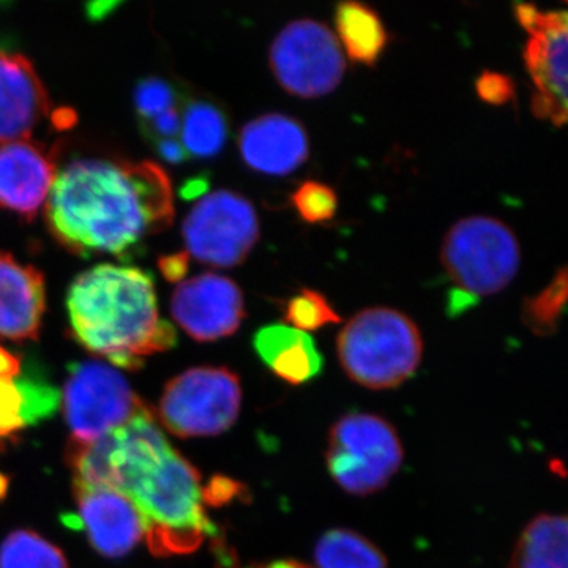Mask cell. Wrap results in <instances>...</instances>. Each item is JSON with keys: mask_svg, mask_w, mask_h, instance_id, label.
Masks as SVG:
<instances>
[{"mask_svg": "<svg viewBox=\"0 0 568 568\" xmlns=\"http://www.w3.org/2000/svg\"><path fill=\"white\" fill-rule=\"evenodd\" d=\"M339 364L354 383L387 390L406 383L424 355V339L410 317L386 306L357 313L336 339Z\"/></svg>", "mask_w": 568, "mask_h": 568, "instance_id": "cell-4", "label": "cell"}, {"mask_svg": "<svg viewBox=\"0 0 568 568\" xmlns=\"http://www.w3.org/2000/svg\"><path fill=\"white\" fill-rule=\"evenodd\" d=\"M476 91L481 102L500 106L514 100L515 82L507 74L487 70L477 78Z\"/></svg>", "mask_w": 568, "mask_h": 568, "instance_id": "cell-29", "label": "cell"}, {"mask_svg": "<svg viewBox=\"0 0 568 568\" xmlns=\"http://www.w3.org/2000/svg\"><path fill=\"white\" fill-rule=\"evenodd\" d=\"M142 132L149 140H174L175 136L181 134L182 126V111L181 108H174L156 115V118L149 119V121L141 122Z\"/></svg>", "mask_w": 568, "mask_h": 568, "instance_id": "cell-30", "label": "cell"}, {"mask_svg": "<svg viewBox=\"0 0 568 568\" xmlns=\"http://www.w3.org/2000/svg\"><path fill=\"white\" fill-rule=\"evenodd\" d=\"M271 69L284 91L302 99L327 95L346 70L335 33L320 21L291 22L271 47Z\"/></svg>", "mask_w": 568, "mask_h": 568, "instance_id": "cell-10", "label": "cell"}, {"mask_svg": "<svg viewBox=\"0 0 568 568\" xmlns=\"http://www.w3.org/2000/svg\"><path fill=\"white\" fill-rule=\"evenodd\" d=\"M77 525L106 558H122L144 537V521L129 497L118 489L74 481Z\"/></svg>", "mask_w": 568, "mask_h": 568, "instance_id": "cell-13", "label": "cell"}, {"mask_svg": "<svg viewBox=\"0 0 568 568\" xmlns=\"http://www.w3.org/2000/svg\"><path fill=\"white\" fill-rule=\"evenodd\" d=\"M58 178L54 152L31 141L0 145V205L32 222Z\"/></svg>", "mask_w": 568, "mask_h": 568, "instance_id": "cell-14", "label": "cell"}, {"mask_svg": "<svg viewBox=\"0 0 568 568\" xmlns=\"http://www.w3.org/2000/svg\"><path fill=\"white\" fill-rule=\"evenodd\" d=\"M7 487H9V480L6 477L0 476V496L6 495Z\"/></svg>", "mask_w": 568, "mask_h": 568, "instance_id": "cell-36", "label": "cell"}, {"mask_svg": "<svg viewBox=\"0 0 568 568\" xmlns=\"http://www.w3.org/2000/svg\"><path fill=\"white\" fill-rule=\"evenodd\" d=\"M67 462L74 481L132 500L153 555H189L212 536L201 476L171 447L151 409L95 443H70Z\"/></svg>", "mask_w": 568, "mask_h": 568, "instance_id": "cell-1", "label": "cell"}, {"mask_svg": "<svg viewBox=\"0 0 568 568\" xmlns=\"http://www.w3.org/2000/svg\"><path fill=\"white\" fill-rule=\"evenodd\" d=\"M525 62L537 91L532 95V112L538 119H549L556 126L567 122V13H538L528 31Z\"/></svg>", "mask_w": 568, "mask_h": 568, "instance_id": "cell-12", "label": "cell"}, {"mask_svg": "<svg viewBox=\"0 0 568 568\" xmlns=\"http://www.w3.org/2000/svg\"><path fill=\"white\" fill-rule=\"evenodd\" d=\"M67 310L77 342L121 368H141L178 342L173 325L160 317L153 278L141 268L100 264L82 272Z\"/></svg>", "mask_w": 568, "mask_h": 568, "instance_id": "cell-3", "label": "cell"}, {"mask_svg": "<svg viewBox=\"0 0 568 568\" xmlns=\"http://www.w3.org/2000/svg\"><path fill=\"white\" fill-rule=\"evenodd\" d=\"M263 568H312L306 564L298 562V560H276L274 564H268Z\"/></svg>", "mask_w": 568, "mask_h": 568, "instance_id": "cell-35", "label": "cell"}, {"mask_svg": "<svg viewBox=\"0 0 568 568\" xmlns=\"http://www.w3.org/2000/svg\"><path fill=\"white\" fill-rule=\"evenodd\" d=\"M316 568H387L386 556L355 530L332 529L317 541Z\"/></svg>", "mask_w": 568, "mask_h": 568, "instance_id": "cell-23", "label": "cell"}, {"mask_svg": "<svg viewBox=\"0 0 568 568\" xmlns=\"http://www.w3.org/2000/svg\"><path fill=\"white\" fill-rule=\"evenodd\" d=\"M239 148L252 170L268 175L294 173L310 153L308 134L302 123L283 114H265L246 123Z\"/></svg>", "mask_w": 568, "mask_h": 568, "instance_id": "cell-16", "label": "cell"}, {"mask_svg": "<svg viewBox=\"0 0 568 568\" xmlns=\"http://www.w3.org/2000/svg\"><path fill=\"white\" fill-rule=\"evenodd\" d=\"M440 261L463 293L480 297L499 293L515 278L521 261L517 235L500 220H459L444 239Z\"/></svg>", "mask_w": 568, "mask_h": 568, "instance_id": "cell-6", "label": "cell"}, {"mask_svg": "<svg viewBox=\"0 0 568 568\" xmlns=\"http://www.w3.org/2000/svg\"><path fill=\"white\" fill-rule=\"evenodd\" d=\"M227 140L226 115L205 100L186 102L182 111L181 142L190 156L211 159L223 151Z\"/></svg>", "mask_w": 568, "mask_h": 568, "instance_id": "cell-22", "label": "cell"}, {"mask_svg": "<svg viewBox=\"0 0 568 568\" xmlns=\"http://www.w3.org/2000/svg\"><path fill=\"white\" fill-rule=\"evenodd\" d=\"M567 518L538 515L519 536L511 568H567Z\"/></svg>", "mask_w": 568, "mask_h": 568, "instance_id": "cell-21", "label": "cell"}, {"mask_svg": "<svg viewBox=\"0 0 568 568\" xmlns=\"http://www.w3.org/2000/svg\"><path fill=\"white\" fill-rule=\"evenodd\" d=\"M190 256L186 253L170 254V256L160 257L159 267L164 278L170 282H182L189 274Z\"/></svg>", "mask_w": 568, "mask_h": 568, "instance_id": "cell-32", "label": "cell"}, {"mask_svg": "<svg viewBox=\"0 0 568 568\" xmlns=\"http://www.w3.org/2000/svg\"><path fill=\"white\" fill-rule=\"evenodd\" d=\"M335 24L351 61L368 67L379 61L387 47L388 33L372 7L355 0L339 2Z\"/></svg>", "mask_w": 568, "mask_h": 568, "instance_id": "cell-20", "label": "cell"}, {"mask_svg": "<svg viewBox=\"0 0 568 568\" xmlns=\"http://www.w3.org/2000/svg\"><path fill=\"white\" fill-rule=\"evenodd\" d=\"M62 405L77 444L95 443L149 409L118 369L97 361L71 366Z\"/></svg>", "mask_w": 568, "mask_h": 568, "instance_id": "cell-7", "label": "cell"}, {"mask_svg": "<svg viewBox=\"0 0 568 568\" xmlns=\"http://www.w3.org/2000/svg\"><path fill=\"white\" fill-rule=\"evenodd\" d=\"M171 313L194 342H216L241 327L244 294L233 280L207 272L178 284L171 297Z\"/></svg>", "mask_w": 568, "mask_h": 568, "instance_id": "cell-11", "label": "cell"}, {"mask_svg": "<svg viewBox=\"0 0 568 568\" xmlns=\"http://www.w3.org/2000/svg\"><path fill=\"white\" fill-rule=\"evenodd\" d=\"M402 440L386 418L349 414L332 426L325 463L343 491L369 496L381 491L402 467Z\"/></svg>", "mask_w": 568, "mask_h": 568, "instance_id": "cell-5", "label": "cell"}, {"mask_svg": "<svg viewBox=\"0 0 568 568\" xmlns=\"http://www.w3.org/2000/svg\"><path fill=\"white\" fill-rule=\"evenodd\" d=\"M242 387L227 368L200 366L186 369L164 387L159 416L179 437L216 436L237 420Z\"/></svg>", "mask_w": 568, "mask_h": 568, "instance_id": "cell-8", "label": "cell"}, {"mask_svg": "<svg viewBox=\"0 0 568 568\" xmlns=\"http://www.w3.org/2000/svg\"><path fill=\"white\" fill-rule=\"evenodd\" d=\"M567 267H562L540 294L526 298L523 305V321L530 332L538 336H548L558 331L567 304Z\"/></svg>", "mask_w": 568, "mask_h": 568, "instance_id": "cell-25", "label": "cell"}, {"mask_svg": "<svg viewBox=\"0 0 568 568\" xmlns=\"http://www.w3.org/2000/svg\"><path fill=\"white\" fill-rule=\"evenodd\" d=\"M186 254L215 267L244 263L260 241V220L242 194L219 190L205 194L182 224Z\"/></svg>", "mask_w": 568, "mask_h": 568, "instance_id": "cell-9", "label": "cell"}, {"mask_svg": "<svg viewBox=\"0 0 568 568\" xmlns=\"http://www.w3.org/2000/svg\"><path fill=\"white\" fill-rule=\"evenodd\" d=\"M22 373V358L0 346V379H18Z\"/></svg>", "mask_w": 568, "mask_h": 568, "instance_id": "cell-34", "label": "cell"}, {"mask_svg": "<svg viewBox=\"0 0 568 568\" xmlns=\"http://www.w3.org/2000/svg\"><path fill=\"white\" fill-rule=\"evenodd\" d=\"M293 204L305 222L324 223L334 219L336 207H338V197L332 186L308 181L295 190Z\"/></svg>", "mask_w": 568, "mask_h": 568, "instance_id": "cell-28", "label": "cell"}, {"mask_svg": "<svg viewBox=\"0 0 568 568\" xmlns=\"http://www.w3.org/2000/svg\"><path fill=\"white\" fill-rule=\"evenodd\" d=\"M44 219L52 237L77 256L129 260L173 223V185L149 160H77L55 178Z\"/></svg>", "mask_w": 568, "mask_h": 568, "instance_id": "cell-2", "label": "cell"}, {"mask_svg": "<svg viewBox=\"0 0 568 568\" xmlns=\"http://www.w3.org/2000/svg\"><path fill=\"white\" fill-rule=\"evenodd\" d=\"M156 153L170 164H182L190 159L189 153L183 149L182 142L174 138V140H159L152 142Z\"/></svg>", "mask_w": 568, "mask_h": 568, "instance_id": "cell-33", "label": "cell"}, {"mask_svg": "<svg viewBox=\"0 0 568 568\" xmlns=\"http://www.w3.org/2000/svg\"><path fill=\"white\" fill-rule=\"evenodd\" d=\"M241 485L230 480V478H213L211 484L203 489L204 504L209 506H219V504L227 503L237 495Z\"/></svg>", "mask_w": 568, "mask_h": 568, "instance_id": "cell-31", "label": "cell"}, {"mask_svg": "<svg viewBox=\"0 0 568 568\" xmlns=\"http://www.w3.org/2000/svg\"><path fill=\"white\" fill-rule=\"evenodd\" d=\"M58 394L39 377L0 379V439L10 437L54 413Z\"/></svg>", "mask_w": 568, "mask_h": 568, "instance_id": "cell-19", "label": "cell"}, {"mask_svg": "<svg viewBox=\"0 0 568 568\" xmlns=\"http://www.w3.org/2000/svg\"><path fill=\"white\" fill-rule=\"evenodd\" d=\"M0 568H69L61 549L32 530L11 532L0 545Z\"/></svg>", "mask_w": 568, "mask_h": 568, "instance_id": "cell-24", "label": "cell"}, {"mask_svg": "<svg viewBox=\"0 0 568 568\" xmlns=\"http://www.w3.org/2000/svg\"><path fill=\"white\" fill-rule=\"evenodd\" d=\"M134 108L141 122L156 118L163 112L174 110L181 104L178 89L162 78L149 77L138 82L133 93Z\"/></svg>", "mask_w": 568, "mask_h": 568, "instance_id": "cell-27", "label": "cell"}, {"mask_svg": "<svg viewBox=\"0 0 568 568\" xmlns=\"http://www.w3.org/2000/svg\"><path fill=\"white\" fill-rule=\"evenodd\" d=\"M284 321L297 331H317L327 324L342 323V316L317 291L304 287L284 305Z\"/></svg>", "mask_w": 568, "mask_h": 568, "instance_id": "cell-26", "label": "cell"}, {"mask_svg": "<svg viewBox=\"0 0 568 568\" xmlns=\"http://www.w3.org/2000/svg\"><path fill=\"white\" fill-rule=\"evenodd\" d=\"M253 346L264 364L293 386L315 379L323 369V355L315 339L290 325L272 324L261 328L254 335Z\"/></svg>", "mask_w": 568, "mask_h": 568, "instance_id": "cell-18", "label": "cell"}, {"mask_svg": "<svg viewBox=\"0 0 568 568\" xmlns=\"http://www.w3.org/2000/svg\"><path fill=\"white\" fill-rule=\"evenodd\" d=\"M44 308L43 274L0 252V338L18 343L39 339Z\"/></svg>", "mask_w": 568, "mask_h": 568, "instance_id": "cell-17", "label": "cell"}, {"mask_svg": "<svg viewBox=\"0 0 568 568\" xmlns=\"http://www.w3.org/2000/svg\"><path fill=\"white\" fill-rule=\"evenodd\" d=\"M50 111V95L32 62L0 52V144L28 141Z\"/></svg>", "mask_w": 568, "mask_h": 568, "instance_id": "cell-15", "label": "cell"}]
</instances>
